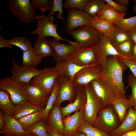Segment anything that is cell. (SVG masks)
<instances>
[{
    "instance_id": "cell-26",
    "label": "cell",
    "mask_w": 136,
    "mask_h": 136,
    "mask_svg": "<svg viewBox=\"0 0 136 136\" xmlns=\"http://www.w3.org/2000/svg\"><path fill=\"white\" fill-rule=\"evenodd\" d=\"M111 105L121 123L125 118L128 110L132 107V103L129 98L128 99L117 97L112 102Z\"/></svg>"
},
{
    "instance_id": "cell-28",
    "label": "cell",
    "mask_w": 136,
    "mask_h": 136,
    "mask_svg": "<svg viewBox=\"0 0 136 136\" xmlns=\"http://www.w3.org/2000/svg\"><path fill=\"white\" fill-rule=\"evenodd\" d=\"M32 49L35 53L39 56L44 57L53 56L52 46L49 41L45 38L38 37Z\"/></svg>"
},
{
    "instance_id": "cell-5",
    "label": "cell",
    "mask_w": 136,
    "mask_h": 136,
    "mask_svg": "<svg viewBox=\"0 0 136 136\" xmlns=\"http://www.w3.org/2000/svg\"><path fill=\"white\" fill-rule=\"evenodd\" d=\"M69 33L78 45V48L97 46L100 41V34L91 25L81 26Z\"/></svg>"
},
{
    "instance_id": "cell-1",
    "label": "cell",
    "mask_w": 136,
    "mask_h": 136,
    "mask_svg": "<svg viewBox=\"0 0 136 136\" xmlns=\"http://www.w3.org/2000/svg\"><path fill=\"white\" fill-rule=\"evenodd\" d=\"M117 57L109 56L102 60L100 63V78L112 89L117 97L127 98L123 74L128 67Z\"/></svg>"
},
{
    "instance_id": "cell-13",
    "label": "cell",
    "mask_w": 136,
    "mask_h": 136,
    "mask_svg": "<svg viewBox=\"0 0 136 136\" xmlns=\"http://www.w3.org/2000/svg\"><path fill=\"white\" fill-rule=\"evenodd\" d=\"M13 67L11 70V77L18 81L25 84L30 83L32 78L37 76L43 71L23 66L17 63L14 59L12 60Z\"/></svg>"
},
{
    "instance_id": "cell-33",
    "label": "cell",
    "mask_w": 136,
    "mask_h": 136,
    "mask_svg": "<svg viewBox=\"0 0 136 136\" xmlns=\"http://www.w3.org/2000/svg\"><path fill=\"white\" fill-rule=\"evenodd\" d=\"M43 111L37 112L17 119L24 130L40 120L43 119Z\"/></svg>"
},
{
    "instance_id": "cell-36",
    "label": "cell",
    "mask_w": 136,
    "mask_h": 136,
    "mask_svg": "<svg viewBox=\"0 0 136 136\" xmlns=\"http://www.w3.org/2000/svg\"><path fill=\"white\" fill-rule=\"evenodd\" d=\"M133 44L132 41L130 39L120 44L113 45L120 53L127 59L135 61L132 54Z\"/></svg>"
},
{
    "instance_id": "cell-53",
    "label": "cell",
    "mask_w": 136,
    "mask_h": 136,
    "mask_svg": "<svg viewBox=\"0 0 136 136\" xmlns=\"http://www.w3.org/2000/svg\"><path fill=\"white\" fill-rule=\"evenodd\" d=\"M72 136H86L85 134L82 132L77 131Z\"/></svg>"
},
{
    "instance_id": "cell-23",
    "label": "cell",
    "mask_w": 136,
    "mask_h": 136,
    "mask_svg": "<svg viewBox=\"0 0 136 136\" xmlns=\"http://www.w3.org/2000/svg\"><path fill=\"white\" fill-rule=\"evenodd\" d=\"M63 117L60 106H53L49 112L46 121L47 124L63 135Z\"/></svg>"
},
{
    "instance_id": "cell-15",
    "label": "cell",
    "mask_w": 136,
    "mask_h": 136,
    "mask_svg": "<svg viewBox=\"0 0 136 136\" xmlns=\"http://www.w3.org/2000/svg\"><path fill=\"white\" fill-rule=\"evenodd\" d=\"M100 64L97 63L82 69L74 77L73 81L78 85L85 86L93 80L100 78Z\"/></svg>"
},
{
    "instance_id": "cell-47",
    "label": "cell",
    "mask_w": 136,
    "mask_h": 136,
    "mask_svg": "<svg viewBox=\"0 0 136 136\" xmlns=\"http://www.w3.org/2000/svg\"><path fill=\"white\" fill-rule=\"evenodd\" d=\"M128 31L130 39L133 43L136 44V26Z\"/></svg>"
},
{
    "instance_id": "cell-22",
    "label": "cell",
    "mask_w": 136,
    "mask_h": 136,
    "mask_svg": "<svg viewBox=\"0 0 136 136\" xmlns=\"http://www.w3.org/2000/svg\"><path fill=\"white\" fill-rule=\"evenodd\" d=\"M136 129V109L132 107L128 110L123 122L116 129L110 133L111 136H119L127 132Z\"/></svg>"
},
{
    "instance_id": "cell-35",
    "label": "cell",
    "mask_w": 136,
    "mask_h": 136,
    "mask_svg": "<svg viewBox=\"0 0 136 136\" xmlns=\"http://www.w3.org/2000/svg\"><path fill=\"white\" fill-rule=\"evenodd\" d=\"M106 3L104 0H89L83 11L91 17L98 15Z\"/></svg>"
},
{
    "instance_id": "cell-16",
    "label": "cell",
    "mask_w": 136,
    "mask_h": 136,
    "mask_svg": "<svg viewBox=\"0 0 136 136\" xmlns=\"http://www.w3.org/2000/svg\"><path fill=\"white\" fill-rule=\"evenodd\" d=\"M56 63L55 66L53 67V69L59 73L60 76H66L72 80L75 75L82 69L97 64L89 66H84L82 65L71 57Z\"/></svg>"
},
{
    "instance_id": "cell-11",
    "label": "cell",
    "mask_w": 136,
    "mask_h": 136,
    "mask_svg": "<svg viewBox=\"0 0 136 136\" xmlns=\"http://www.w3.org/2000/svg\"><path fill=\"white\" fill-rule=\"evenodd\" d=\"M23 87L28 101L44 109L50 94L40 87L30 83H23Z\"/></svg>"
},
{
    "instance_id": "cell-31",
    "label": "cell",
    "mask_w": 136,
    "mask_h": 136,
    "mask_svg": "<svg viewBox=\"0 0 136 136\" xmlns=\"http://www.w3.org/2000/svg\"><path fill=\"white\" fill-rule=\"evenodd\" d=\"M15 106L6 91L0 90V108L5 114L12 116Z\"/></svg>"
},
{
    "instance_id": "cell-54",
    "label": "cell",
    "mask_w": 136,
    "mask_h": 136,
    "mask_svg": "<svg viewBox=\"0 0 136 136\" xmlns=\"http://www.w3.org/2000/svg\"><path fill=\"white\" fill-rule=\"evenodd\" d=\"M133 9L134 12L136 13V0L135 1V3L134 5Z\"/></svg>"
},
{
    "instance_id": "cell-19",
    "label": "cell",
    "mask_w": 136,
    "mask_h": 136,
    "mask_svg": "<svg viewBox=\"0 0 136 136\" xmlns=\"http://www.w3.org/2000/svg\"><path fill=\"white\" fill-rule=\"evenodd\" d=\"M87 100V95L85 86L78 85L76 98L72 103L61 107L63 118L70 115L85 107Z\"/></svg>"
},
{
    "instance_id": "cell-17",
    "label": "cell",
    "mask_w": 136,
    "mask_h": 136,
    "mask_svg": "<svg viewBox=\"0 0 136 136\" xmlns=\"http://www.w3.org/2000/svg\"><path fill=\"white\" fill-rule=\"evenodd\" d=\"M84 108L76 111L72 115L63 118L64 136H72L84 121Z\"/></svg>"
},
{
    "instance_id": "cell-4",
    "label": "cell",
    "mask_w": 136,
    "mask_h": 136,
    "mask_svg": "<svg viewBox=\"0 0 136 136\" xmlns=\"http://www.w3.org/2000/svg\"><path fill=\"white\" fill-rule=\"evenodd\" d=\"M121 123L119 117L111 105L99 111L92 125L110 135Z\"/></svg>"
},
{
    "instance_id": "cell-42",
    "label": "cell",
    "mask_w": 136,
    "mask_h": 136,
    "mask_svg": "<svg viewBox=\"0 0 136 136\" xmlns=\"http://www.w3.org/2000/svg\"><path fill=\"white\" fill-rule=\"evenodd\" d=\"M114 24L116 26L129 31L136 26V16L127 18H124Z\"/></svg>"
},
{
    "instance_id": "cell-24",
    "label": "cell",
    "mask_w": 136,
    "mask_h": 136,
    "mask_svg": "<svg viewBox=\"0 0 136 136\" xmlns=\"http://www.w3.org/2000/svg\"><path fill=\"white\" fill-rule=\"evenodd\" d=\"M44 109L34 105L28 101L15 105L12 115L16 120L33 113L43 111Z\"/></svg>"
},
{
    "instance_id": "cell-18",
    "label": "cell",
    "mask_w": 136,
    "mask_h": 136,
    "mask_svg": "<svg viewBox=\"0 0 136 136\" xmlns=\"http://www.w3.org/2000/svg\"><path fill=\"white\" fill-rule=\"evenodd\" d=\"M53 48V57L56 62L60 61L71 57V55L78 48L70 44H61L53 38L49 41Z\"/></svg>"
},
{
    "instance_id": "cell-46",
    "label": "cell",
    "mask_w": 136,
    "mask_h": 136,
    "mask_svg": "<svg viewBox=\"0 0 136 136\" xmlns=\"http://www.w3.org/2000/svg\"><path fill=\"white\" fill-rule=\"evenodd\" d=\"M13 48L12 45L9 44L6 41L5 39L2 35H0V48Z\"/></svg>"
},
{
    "instance_id": "cell-12",
    "label": "cell",
    "mask_w": 136,
    "mask_h": 136,
    "mask_svg": "<svg viewBox=\"0 0 136 136\" xmlns=\"http://www.w3.org/2000/svg\"><path fill=\"white\" fill-rule=\"evenodd\" d=\"M90 83L95 93L103 101V108L111 106L112 102L117 97L112 89L100 78L93 80Z\"/></svg>"
},
{
    "instance_id": "cell-10",
    "label": "cell",
    "mask_w": 136,
    "mask_h": 136,
    "mask_svg": "<svg viewBox=\"0 0 136 136\" xmlns=\"http://www.w3.org/2000/svg\"><path fill=\"white\" fill-rule=\"evenodd\" d=\"M67 22L65 30L69 32L75 28L90 25V16L84 11L73 8L67 10Z\"/></svg>"
},
{
    "instance_id": "cell-9",
    "label": "cell",
    "mask_w": 136,
    "mask_h": 136,
    "mask_svg": "<svg viewBox=\"0 0 136 136\" xmlns=\"http://www.w3.org/2000/svg\"><path fill=\"white\" fill-rule=\"evenodd\" d=\"M43 70L42 72L32 79L30 83L40 87L51 94L60 75L53 67H45Z\"/></svg>"
},
{
    "instance_id": "cell-55",
    "label": "cell",
    "mask_w": 136,
    "mask_h": 136,
    "mask_svg": "<svg viewBox=\"0 0 136 136\" xmlns=\"http://www.w3.org/2000/svg\"><path fill=\"white\" fill-rule=\"evenodd\" d=\"M26 136H35L28 134L27 135H26Z\"/></svg>"
},
{
    "instance_id": "cell-20",
    "label": "cell",
    "mask_w": 136,
    "mask_h": 136,
    "mask_svg": "<svg viewBox=\"0 0 136 136\" xmlns=\"http://www.w3.org/2000/svg\"><path fill=\"white\" fill-rule=\"evenodd\" d=\"M97 46L98 47V63L99 64L103 59L107 57L116 56L126 58L117 51L107 37L103 34H100V42Z\"/></svg>"
},
{
    "instance_id": "cell-50",
    "label": "cell",
    "mask_w": 136,
    "mask_h": 136,
    "mask_svg": "<svg viewBox=\"0 0 136 136\" xmlns=\"http://www.w3.org/2000/svg\"><path fill=\"white\" fill-rule=\"evenodd\" d=\"M119 136H136V129L126 132Z\"/></svg>"
},
{
    "instance_id": "cell-14",
    "label": "cell",
    "mask_w": 136,
    "mask_h": 136,
    "mask_svg": "<svg viewBox=\"0 0 136 136\" xmlns=\"http://www.w3.org/2000/svg\"><path fill=\"white\" fill-rule=\"evenodd\" d=\"M98 51L97 46L78 48L73 53L71 57L83 65L89 66L98 64Z\"/></svg>"
},
{
    "instance_id": "cell-25",
    "label": "cell",
    "mask_w": 136,
    "mask_h": 136,
    "mask_svg": "<svg viewBox=\"0 0 136 136\" xmlns=\"http://www.w3.org/2000/svg\"><path fill=\"white\" fill-rule=\"evenodd\" d=\"M90 25L100 34L108 36L112 32L115 26L113 23L108 22L100 17L98 15L91 16Z\"/></svg>"
},
{
    "instance_id": "cell-29",
    "label": "cell",
    "mask_w": 136,
    "mask_h": 136,
    "mask_svg": "<svg viewBox=\"0 0 136 136\" xmlns=\"http://www.w3.org/2000/svg\"><path fill=\"white\" fill-rule=\"evenodd\" d=\"M44 56L36 54L32 48L23 52L22 65L23 66L32 69H36L37 65L41 62Z\"/></svg>"
},
{
    "instance_id": "cell-41",
    "label": "cell",
    "mask_w": 136,
    "mask_h": 136,
    "mask_svg": "<svg viewBox=\"0 0 136 136\" xmlns=\"http://www.w3.org/2000/svg\"><path fill=\"white\" fill-rule=\"evenodd\" d=\"M30 2L36 10H40L43 13L50 11L53 4L51 0H31Z\"/></svg>"
},
{
    "instance_id": "cell-48",
    "label": "cell",
    "mask_w": 136,
    "mask_h": 136,
    "mask_svg": "<svg viewBox=\"0 0 136 136\" xmlns=\"http://www.w3.org/2000/svg\"><path fill=\"white\" fill-rule=\"evenodd\" d=\"M49 136H64L57 132L47 124Z\"/></svg>"
},
{
    "instance_id": "cell-34",
    "label": "cell",
    "mask_w": 136,
    "mask_h": 136,
    "mask_svg": "<svg viewBox=\"0 0 136 136\" xmlns=\"http://www.w3.org/2000/svg\"><path fill=\"white\" fill-rule=\"evenodd\" d=\"M60 84L58 79L56 80L53 90L48 98L46 106L43 111V119L46 121L48 114L53 106L58 97Z\"/></svg>"
},
{
    "instance_id": "cell-7",
    "label": "cell",
    "mask_w": 136,
    "mask_h": 136,
    "mask_svg": "<svg viewBox=\"0 0 136 136\" xmlns=\"http://www.w3.org/2000/svg\"><path fill=\"white\" fill-rule=\"evenodd\" d=\"M0 90H5L9 94L14 104L17 105L28 101L23 87V83L6 76L0 81Z\"/></svg>"
},
{
    "instance_id": "cell-6",
    "label": "cell",
    "mask_w": 136,
    "mask_h": 136,
    "mask_svg": "<svg viewBox=\"0 0 136 136\" xmlns=\"http://www.w3.org/2000/svg\"><path fill=\"white\" fill-rule=\"evenodd\" d=\"M85 87L87 100L84 109V120L87 123L92 125L98 113L104 108V104L101 100L95 93L91 83Z\"/></svg>"
},
{
    "instance_id": "cell-21",
    "label": "cell",
    "mask_w": 136,
    "mask_h": 136,
    "mask_svg": "<svg viewBox=\"0 0 136 136\" xmlns=\"http://www.w3.org/2000/svg\"><path fill=\"white\" fill-rule=\"evenodd\" d=\"M5 126L0 130L3 136H26L28 134L23 128L20 123L12 116L5 114Z\"/></svg>"
},
{
    "instance_id": "cell-30",
    "label": "cell",
    "mask_w": 136,
    "mask_h": 136,
    "mask_svg": "<svg viewBox=\"0 0 136 136\" xmlns=\"http://www.w3.org/2000/svg\"><path fill=\"white\" fill-rule=\"evenodd\" d=\"M107 37L113 45L120 44L130 39L128 31L116 26L112 32Z\"/></svg>"
},
{
    "instance_id": "cell-40",
    "label": "cell",
    "mask_w": 136,
    "mask_h": 136,
    "mask_svg": "<svg viewBox=\"0 0 136 136\" xmlns=\"http://www.w3.org/2000/svg\"><path fill=\"white\" fill-rule=\"evenodd\" d=\"M89 0H65L63 4V8L70 9L75 8L83 11L84 7Z\"/></svg>"
},
{
    "instance_id": "cell-37",
    "label": "cell",
    "mask_w": 136,
    "mask_h": 136,
    "mask_svg": "<svg viewBox=\"0 0 136 136\" xmlns=\"http://www.w3.org/2000/svg\"><path fill=\"white\" fill-rule=\"evenodd\" d=\"M77 131L82 132L86 136H111L110 134L93 126L84 121Z\"/></svg>"
},
{
    "instance_id": "cell-32",
    "label": "cell",
    "mask_w": 136,
    "mask_h": 136,
    "mask_svg": "<svg viewBox=\"0 0 136 136\" xmlns=\"http://www.w3.org/2000/svg\"><path fill=\"white\" fill-rule=\"evenodd\" d=\"M24 130L29 134L35 136H49L47 123L42 119Z\"/></svg>"
},
{
    "instance_id": "cell-45",
    "label": "cell",
    "mask_w": 136,
    "mask_h": 136,
    "mask_svg": "<svg viewBox=\"0 0 136 136\" xmlns=\"http://www.w3.org/2000/svg\"><path fill=\"white\" fill-rule=\"evenodd\" d=\"M104 0L106 3L117 11L121 13L126 14L128 10L126 6L122 5L112 0Z\"/></svg>"
},
{
    "instance_id": "cell-27",
    "label": "cell",
    "mask_w": 136,
    "mask_h": 136,
    "mask_svg": "<svg viewBox=\"0 0 136 136\" xmlns=\"http://www.w3.org/2000/svg\"><path fill=\"white\" fill-rule=\"evenodd\" d=\"M126 14L117 11L106 3L98 15L107 21L115 24L121 21Z\"/></svg>"
},
{
    "instance_id": "cell-8",
    "label": "cell",
    "mask_w": 136,
    "mask_h": 136,
    "mask_svg": "<svg viewBox=\"0 0 136 136\" xmlns=\"http://www.w3.org/2000/svg\"><path fill=\"white\" fill-rule=\"evenodd\" d=\"M60 84L58 95L54 106H60L63 101H67L69 104L73 102L76 99L78 85L68 77L60 76L58 78Z\"/></svg>"
},
{
    "instance_id": "cell-51",
    "label": "cell",
    "mask_w": 136,
    "mask_h": 136,
    "mask_svg": "<svg viewBox=\"0 0 136 136\" xmlns=\"http://www.w3.org/2000/svg\"><path fill=\"white\" fill-rule=\"evenodd\" d=\"M114 1L122 5L126 6L129 4V0H115Z\"/></svg>"
},
{
    "instance_id": "cell-38",
    "label": "cell",
    "mask_w": 136,
    "mask_h": 136,
    "mask_svg": "<svg viewBox=\"0 0 136 136\" xmlns=\"http://www.w3.org/2000/svg\"><path fill=\"white\" fill-rule=\"evenodd\" d=\"M6 41L11 45L15 46L20 48L23 52L27 51L32 48L30 42L26 38L23 37H18L6 40Z\"/></svg>"
},
{
    "instance_id": "cell-2",
    "label": "cell",
    "mask_w": 136,
    "mask_h": 136,
    "mask_svg": "<svg viewBox=\"0 0 136 136\" xmlns=\"http://www.w3.org/2000/svg\"><path fill=\"white\" fill-rule=\"evenodd\" d=\"M55 19V18L48 17L44 15L40 16L37 15L35 18V20L37 21V27L35 29L30 31V33L37 34L38 37L41 38L51 37L59 41L64 40L78 47V44L76 42H72L63 39L58 34L57 31V26L53 22Z\"/></svg>"
},
{
    "instance_id": "cell-52",
    "label": "cell",
    "mask_w": 136,
    "mask_h": 136,
    "mask_svg": "<svg viewBox=\"0 0 136 136\" xmlns=\"http://www.w3.org/2000/svg\"><path fill=\"white\" fill-rule=\"evenodd\" d=\"M132 54L134 60L136 61V44H133L132 50Z\"/></svg>"
},
{
    "instance_id": "cell-39",
    "label": "cell",
    "mask_w": 136,
    "mask_h": 136,
    "mask_svg": "<svg viewBox=\"0 0 136 136\" xmlns=\"http://www.w3.org/2000/svg\"><path fill=\"white\" fill-rule=\"evenodd\" d=\"M63 8L62 0H53L52 8L47 16L54 18V15L55 12L58 11V12L57 15V18L59 19L62 20L63 23L64 24V20L62 16Z\"/></svg>"
},
{
    "instance_id": "cell-43",
    "label": "cell",
    "mask_w": 136,
    "mask_h": 136,
    "mask_svg": "<svg viewBox=\"0 0 136 136\" xmlns=\"http://www.w3.org/2000/svg\"><path fill=\"white\" fill-rule=\"evenodd\" d=\"M127 82L128 86L130 87L131 89V94L129 98L132 102V108L135 110L136 109V78L132 73L129 74Z\"/></svg>"
},
{
    "instance_id": "cell-56",
    "label": "cell",
    "mask_w": 136,
    "mask_h": 136,
    "mask_svg": "<svg viewBox=\"0 0 136 136\" xmlns=\"http://www.w3.org/2000/svg\"><path fill=\"white\" fill-rule=\"evenodd\" d=\"M11 136H17L13 135H11Z\"/></svg>"
},
{
    "instance_id": "cell-3",
    "label": "cell",
    "mask_w": 136,
    "mask_h": 136,
    "mask_svg": "<svg viewBox=\"0 0 136 136\" xmlns=\"http://www.w3.org/2000/svg\"><path fill=\"white\" fill-rule=\"evenodd\" d=\"M8 7L11 13L25 24L32 23L37 15L30 0H10Z\"/></svg>"
},
{
    "instance_id": "cell-44",
    "label": "cell",
    "mask_w": 136,
    "mask_h": 136,
    "mask_svg": "<svg viewBox=\"0 0 136 136\" xmlns=\"http://www.w3.org/2000/svg\"><path fill=\"white\" fill-rule=\"evenodd\" d=\"M118 59L127 66L136 78V61L121 57H117Z\"/></svg>"
},
{
    "instance_id": "cell-49",
    "label": "cell",
    "mask_w": 136,
    "mask_h": 136,
    "mask_svg": "<svg viewBox=\"0 0 136 136\" xmlns=\"http://www.w3.org/2000/svg\"><path fill=\"white\" fill-rule=\"evenodd\" d=\"M5 114L3 111H0V128L3 129L5 126Z\"/></svg>"
}]
</instances>
